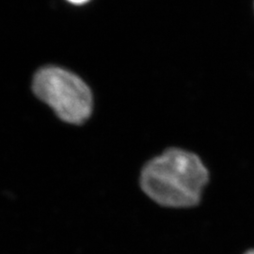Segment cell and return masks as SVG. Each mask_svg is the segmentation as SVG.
<instances>
[{
  "mask_svg": "<svg viewBox=\"0 0 254 254\" xmlns=\"http://www.w3.org/2000/svg\"><path fill=\"white\" fill-rule=\"evenodd\" d=\"M208 171L196 154L171 149L146 164L140 186L156 203L171 208L197 205L208 182Z\"/></svg>",
  "mask_w": 254,
  "mask_h": 254,
  "instance_id": "cell-1",
  "label": "cell"
},
{
  "mask_svg": "<svg viewBox=\"0 0 254 254\" xmlns=\"http://www.w3.org/2000/svg\"><path fill=\"white\" fill-rule=\"evenodd\" d=\"M33 91L64 122L81 124L90 117L92 96L89 87L74 73L46 67L35 74Z\"/></svg>",
  "mask_w": 254,
  "mask_h": 254,
  "instance_id": "cell-2",
  "label": "cell"
},
{
  "mask_svg": "<svg viewBox=\"0 0 254 254\" xmlns=\"http://www.w3.org/2000/svg\"><path fill=\"white\" fill-rule=\"evenodd\" d=\"M68 1L73 4H75V5H81V4L87 3L89 0H68Z\"/></svg>",
  "mask_w": 254,
  "mask_h": 254,
  "instance_id": "cell-3",
  "label": "cell"
},
{
  "mask_svg": "<svg viewBox=\"0 0 254 254\" xmlns=\"http://www.w3.org/2000/svg\"><path fill=\"white\" fill-rule=\"evenodd\" d=\"M244 254H254V249H252V250H249L248 252H246Z\"/></svg>",
  "mask_w": 254,
  "mask_h": 254,
  "instance_id": "cell-4",
  "label": "cell"
}]
</instances>
